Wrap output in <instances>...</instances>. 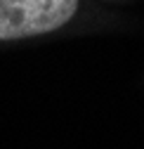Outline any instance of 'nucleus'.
Instances as JSON below:
<instances>
[{
	"label": "nucleus",
	"mask_w": 144,
	"mask_h": 149,
	"mask_svg": "<svg viewBox=\"0 0 144 149\" xmlns=\"http://www.w3.org/2000/svg\"><path fill=\"white\" fill-rule=\"evenodd\" d=\"M78 0H0V40L55 31L73 17Z\"/></svg>",
	"instance_id": "nucleus-1"
}]
</instances>
